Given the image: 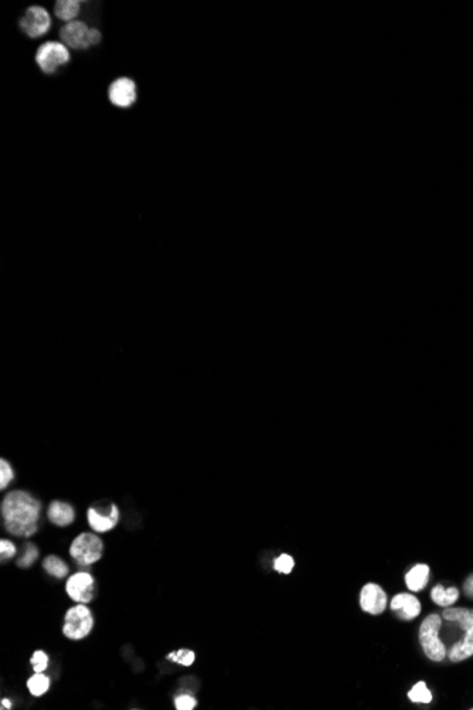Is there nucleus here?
<instances>
[{
    "label": "nucleus",
    "instance_id": "nucleus-24",
    "mask_svg": "<svg viewBox=\"0 0 473 710\" xmlns=\"http://www.w3.org/2000/svg\"><path fill=\"white\" fill-rule=\"evenodd\" d=\"M13 470L6 459L0 461V489H6V486L13 481Z\"/></svg>",
    "mask_w": 473,
    "mask_h": 710
},
{
    "label": "nucleus",
    "instance_id": "nucleus-28",
    "mask_svg": "<svg viewBox=\"0 0 473 710\" xmlns=\"http://www.w3.org/2000/svg\"><path fill=\"white\" fill-rule=\"evenodd\" d=\"M463 597H466L467 600L473 601V572H470L465 580L462 581V592Z\"/></svg>",
    "mask_w": 473,
    "mask_h": 710
},
{
    "label": "nucleus",
    "instance_id": "nucleus-9",
    "mask_svg": "<svg viewBox=\"0 0 473 710\" xmlns=\"http://www.w3.org/2000/svg\"><path fill=\"white\" fill-rule=\"evenodd\" d=\"M52 16L41 6H30L19 20L20 30L30 39H40L52 29Z\"/></svg>",
    "mask_w": 473,
    "mask_h": 710
},
{
    "label": "nucleus",
    "instance_id": "nucleus-18",
    "mask_svg": "<svg viewBox=\"0 0 473 710\" xmlns=\"http://www.w3.org/2000/svg\"><path fill=\"white\" fill-rule=\"evenodd\" d=\"M407 698L411 703H415V704H430L434 700V693L430 689L428 683L425 680H418L407 692Z\"/></svg>",
    "mask_w": 473,
    "mask_h": 710
},
{
    "label": "nucleus",
    "instance_id": "nucleus-12",
    "mask_svg": "<svg viewBox=\"0 0 473 710\" xmlns=\"http://www.w3.org/2000/svg\"><path fill=\"white\" fill-rule=\"evenodd\" d=\"M65 592L72 601L88 604L94 597V578L91 574L80 572L72 574L65 584Z\"/></svg>",
    "mask_w": 473,
    "mask_h": 710
},
{
    "label": "nucleus",
    "instance_id": "nucleus-13",
    "mask_svg": "<svg viewBox=\"0 0 473 710\" xmlns=\"http://www.w3.org/2000/svg\"><path fill=\"white\" fill-rule=\"evenodd\" d=\"M431 581V567L427 563H415L404 574V584L411 593L424 592Z\"/></svg>",
    "mask_w": 473,
    "mask_h": 710
},
{
    "label": "nucleus",
    "instance_id": "nucleus-19",
    "mask_svg": "<svg viewBox=\"0 0 473 710\" xmlns=\"http://www.w3.org/2000/svg\"><path fill=\"white\" fill-rule=\"evenodd\" d=\"M43 567L44 570L57 578H64L68 574V566L64 563L63 558L57 556H47L43 560Z\"/></svg>",
    "mask_w": 473,
    "mask_h": 710
},
{
    "label": "nucleus",
    "instance_id": "nucleus-26",
    "mask_svg": "<svg viewBox=\"0 0 473 710\" xmlns=\"http://www.w3.org/2000/svg\"><path fill=\"white\" fill-rule=\"evenodd\" d=\"M178 710H193L197 706V700L190 695H180L174 699Z\"/></svg>",
    "mask_w": 473,
    "mask_h": 710
},
{
    "label": "nucleus",
    "instance_id": "nucleus-23",
    "mask_svg": "<svg viewBox=\"0 0 473 710\" xmlns=\"http://www.w3.org/2000/svg\"><path fill=\"white\" fill-rule=\"evenodd\" d=\"M293 567H295V560L292 556H289L286 553L278 556L275 558V561H273V569L282 574H289L293 570Z\"/></svg>",
    "mask_w": 473,
    "mask_h": 710
},
{
    "label": "nucleus",
    "instance_id": "nucleus-17",
    "mask_svg": "<svg viewBox=\"0 0 473 710\" xmlns=\"http://www.w3.org/2000/svg\"><path fill=\"white\" fill-rule=\"evenodd\" d=\"M81 12V2L78 0H59L54 5V14L57 19L71 23L76 21Z\"/></svg>",
    "mask_w": 473,
    "mask_h": 710
},
{
    "label": "nucleus",
    "instance_id": "nucleus-5",
    "mask_svg": "<svg viewBox=\"0 0 473 710\" xmlns=\"http://www.w3.org/2000/svg\"><path fill=\"white\" fill-rule=\"evenodd\" d=\"M71 60L68 47L61 41L50 40L43 43L36 53V63L44 74H56V72L67 65Z\"/></svg>",
    "mask_w": 473,
    "mask_h": 710
},
{
    "label": "nucleus",
    "instance_id": "nucleus-1",
    "mask_svg": "<svg viewBox=\"0 0 473 710\" xmlns=\"http://www.w3.org/2000/svg\"><path fill=\"white\" fill-rule=\"evenodd\" d=\"M441 636L448 648L446 659L462 664L473 658V608L454 605L442 609Z\"/></svg>",
    "mask_w": 473,
    "mask_h": 710
},
{
    "label": "nucleus",
    "instance_id": "nucleus-20",
    "mask_svg": "<svg viewBox=\"0 0 473 710\" xmlns=\"http://www.w3.org/2000/svg\"><path fill=\"white\" fill-rule=\"evenodd\" d=\"M28 688L33 696H43L50 688V678L41 672H36V675L28 680Z\"/></svg>",
    "mask_w": 473,
    "mask_h": 710
},
{
    "label": "nucleus",
    "instance_id": "nucleus-27",
    "mask_svg": "<svg viewBox=\"0 0 473 710\" xmlns=\"http://www.w3.org/2000/svg\"><path fill=\"white\" fill-rule=\"evenodd\" d=\"M16 552H17V549H16V546L12 542L5 541V539H3L2 542H0V556H2V561L3 563L6 560L12 558L16 554Z\"/></svg>",
    "mask_w": 473,
    "mask_h": 710
},
{
    "label": "nucleus",
    "instance_id": "nucleus-29",
    "mask_svg": "<svg viewBox=\"0 0 473 710\" xmlns=\"http://www.w3.org/2000/svg\"><path fill=\"white\" fill-rule=\"evenodd\" d=\"M0 709H3V710H6V709H12V702H10L9 699H3V700H2V707H0Z\"/></svg>",
    "mask_w": 473,
    "mask_h": 710
},
{
    "label": "nucleus",
    "instance_id": "nucleus-15",
    "mask_svg": "<svg viewBox=\"0 0 473 710\" xmlns=\"http://www.w3.org/2000/svg\"><path fill=\"white\" fill-rule=\"evenodd\" d=\"M87 516H88V523L90 526L95 530V532H99V533H105V532H109L111 529H114L119 521V510L118 508L112 503L111 505V512L108 516H104L101 512L95 510L94 508L88 509L87 512Z\"/></svg>",
    "mask_w": 473,
    "mask_h": 710
},
{
    "label": "nucleus",
    "instance_id": "nucleus-3",
    "mask_svg": "<svg viewBox=\"0 0 473 710\" xmlns=\"http://www.w3.org/2000/svg\"><path fill=\"white\" fill-rule=\"evenodd\" d=\"M441 613H430L421 621L418 628V643L424 656L434 664H442L446 660L448 648L441 636L442 628Z\"/></svg>",
    "mask_w": 473,
    "mask_h": 710
},
{
    "label": "nucleus",
    "instance_id": "nucleus-14",
    "mask_svg": "<svg viewBox=\"0 0 473 710\" xmlns=\"http://www.w3.org/2000/svg\"><path fill=\"white\" fill-rule=\"evenodd\" d=\"M461 589L456 585L445 587L442 583H437L430 592V598L437 607L443 609L456 605L461 600Z\"/></svg>",
    "mask_w": 473,
    "mask_h": 710
},
{
    "label": "nucleus",
    "instance_id": "nucleus-6",
    "mask_svg": "<svg viewBox=\"0 0 473 710\" xmlns=\"http://www.w3.org/2000/svg\"><path fill=\"white\" fill-rule=\"evenodd\" d=\"M94 627V618L87 605L80 604L71 607L64 617L63 634L68 640H83L91 632Z\"/></svg>",
    "mask_w": 473,
    "mask_h": 710
},
{
    "label": "nucleus",
    "instance_id": "nucleus-22",
    "mask_svg": "<svg viewBox=\"0 0 473 710\" xmlns=\"http://www.w3.org/2000/svg\"><path fill=\"white\" fill-rule=\"evenodd\" d=\"M194 658H196V655L190 649H179V651H174L167 655V659L173 660V662H176V664H180L183 667L193 665Z\"/></svg>",
    "mask_w": 473,
    "mask_h": 710
},
{
    "label": "nucleus",
    "instance_id": "nucleus-30",
    "mask_svg": "<svg viewBox=\"0 0 473 710\" xmlns=\"http://www.w3.org/2000/svg\"><path fill=\"white\" fill-rule=\"evenodd\" d=\"M470 709H472V710H473V707H470Z\"/></svg>",
    "mask_w": 473,
    "mask_h": 710
},
{
    "label": "nucleus",
    "instance_id": "nucleus-16",
    "mask_svg": "<svg viewBox=\"0 0 473 710\" xmlns=\"http://www.w3.org/2000/svg\"><path fill=\"white\" fill-rule=\"evenodd\" d=\"M47 516H48L50 522L54 523L56 526L64 528V526L71 525L74 522V519H76V510H74V508L65 502L54 501L48 506Z\"/></svg>",
    "mask_w": 473,
    "mask_h": 710
},
{
    "label": "nucleus",
    "instance_id": "nucleus-21",
    "mask_svg": "<svg viewBox=\"0 0 473 710\" xmlns=\"http://www.w3.org/2000/svg\"><path fill=\"white\" fill-rule=\"evenodd\" d=\"M39 558V549L36 545L33 543H28L26 545V552H24V554L17 560V566L21 567V569H28L30 567L33 563Z\"/></svg>",
    "mask_w": 473,
    "mask_h": 710
},
{
    "label": "nucleus",
    "instance_id": "nucleus-2",
    "mask_svg": "<svg viewBox=\"0 0 473 710\" xmlns=\"http://www.w3.org/2000/svg\"><path fill=\"white\" fill-rule=\"evenodd\" d=\"M5 529L17 537H32L39 530L41 502L26 491L9 492L2 501Z\"/></svg>",
    "mask_w": 473,
    "mask_h": 710
},
{
    "label": "nucleus",
    "instance_id": "nucleus-8",
    "mask_svg": "<svg viewBox=\"0 0 473 710\" xmlns=\"http://www.w3.org/2000/svg\"><path fill=\"white\" fill-rule=\"evenodd\" d=\"M359 605L366 614L372 617L381 616L388 607V594L380 584L368 581L361 587L359 593Z\"/></svg>",
    "mask_w": 473,
    "mask_h": 710
},
{
    "label": "nucleus",
    "instance_id": "nucleus-11",
    "mask_svg": "<svg viewBox=\"0 0 473 710\" xmlns=\"http://www.w3.org/2000/svg\"><path fill=\"white\" fill-rule=\"evenodd\" d=\"M136 84L128 77L116 79L108 87V100L116 108H131L136 103Z\"/></svg>",
    "mask_w": 473,
    "mask_h": 710
},
{
    "label": "nucleus",
    "instance_id": "nucleus-7",
    "mask_svg": "<svg viewBox=\"0 0 473 710\" xmlns=\"http://www.w3.org/2000/svg\"><path fill=\"white\" fill-rule=\"evenodd\" d=\"M103 541L96 534L81 533L74 539L70 547V554L78 565L90 566L103 557Z\"/></svg>",
    "mask_w": 473,
    "mask_h": 710
},
{
    "label": "nucleus",
    "instance_id": "nucleus-10",
    "mask_svg": "<svg viewBox=\"0 0 473 710\" xmlns=\"http://www.w3.org/2000/svg\"><path fill=\"white\" fill-rule=\"evenodd\" d=\"M390 609L397 616L398 620L404 623L415 621L422 613V603L415 593L403 592L392 596L388 603Z\"/></svg>",
    "mask_w": 473,
    "mask_h": 710
},
{
    "label": "nucleus",
    "instance_id": "nucleus-25",
    "mask_svg": "<svg viewBox=\"0 0 473 710\" xmlns=\"http://www.w3.org/2000/svg\"><path fill=\"white\" fill-rule=\"evenodd\" d=\"M32 665L34 672H43L48 667V656L43 651H36L32 656Z\"/></svg>",
    "mask_w": 473,
    "mask_h": 710
},
{
    "label": "nucleus",
    "instance_id": "nucleus-4",
    "mask_svg": "<svg viewBox=\"0 0 473 710\" xmlns=\"http://www.w3.org/2000/svg\"><path fill=\"white\" fill-rule=\"evenodd\" d=\"M60 39L61 43H64L68 48L72 50H88L90 47L98 45L101 43V32L95 28H90L87 23L81 20H76L67 23L65 26L60 30Z\"/></svg>",
    "mask_w": 473,
    "mask_h": 710
}]
</instances>
